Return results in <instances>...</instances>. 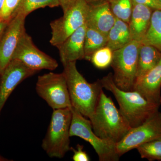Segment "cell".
<instances>
[{
  "label": "cell",
  "instance_id": "cell-10",
  "mask_svg": "<svg viewBox=\"0 0 161 161\" xmlns=\"http://www.w3.org/2000/svg\"><path fill=\"white\" fill-rule=\"evenodd\" d=\"M13 59L20 60L27 67L37 72L43 69L53 71L58 67L57 60L38 49L26 32L20 40Z\"/></svg>",
  "mask_w": 161,
  "mask_h": 161
},
{
  "label": "cell",
  "instance_id": "cell-23",
  "mask_svg": "<svg viewBox=\"0 0 161 161\" xmlns=\"http://www.w3.org/2000/svg\"><path fill=\"white\" fill-rule=\"evenodd\" d=\"M136 149L142 158L150 161H161V138L142 144Z\"/></svg>",
  "mask_w": 161,
  "mask_h": 161
},
{
  "label": "cell",
  "instance_id": "cell-32",
  "mask_svg": "<svg viewBox=\"0 0 161 161\" xmlns=\"http://www.w3.org/2000/svg\"><path fill=\"white\" fill-rule=\"evenodd\" d=\"M9 161V160H7V159L4 158V157H3L2 155H0V161Z\"/></svg>",
  "mask_w": 161,
  "mask_h": 161
},
{
  "label": "cell",
  "instance_id": "cell-13",
  "mask_svg": "<svg viewBox=\"0 0 161 161\" xmlns=\"http://www.w3.org/2000/svg\"><path fill=\"white\" fill-rule=\"evenodd\" d=\"M89 5L87 25L108 36L116 19L111 10L108 0L89 3Z\"/></svg>",
  "mask_w": 161,
  "mask_h": 161
},
{
  "label": "cell",
  "instance_id": "cell-5",
  "mask_svg": "<svg viewBox=\"0 0 161 161\" xmlns=\"http://www.w3.org/2000/svg\"><path fill=\"white\" fill-rule=\"evenodd\" d=\"M140 42L132 40L120 49L113 51L111 66L116 86L125 91H133L136 80Z\"/></svg>",
  "mask_w": 161,
  "mask_h": 161
},
{
  "label": "cell",
  "instance_id": "cell-11",
  "mask_svg": "<svg viewBox=\"0 0 161 161\" xmlns=\"http://www.w3.org/2000/svg\"><path fill=\"white\" fill-rule=\"evenodd\" d=\"M26 18L21 14L14 17L0 40V75L12 60L18 44L26 32Z\"/></svg>",
  "mask_w": 161,
  "mask_h": 161
},
{
  "label": "cell",
  "instance_id": "cell-31",
  "mask_svg": "<svg viewBox=\"0 0 161 161\" xmlns=\"http://www.w3.org/2000/svg\"><path fill=\"white\" fill-rule=\"evenodd\" d=\"M4 2V0H0V11H1L2 7H3Z\"/></svg>",
  "mask_w": 161,
  "mask_h": 161
},
{
  "label": "cell",
  "instance_id": "cell-9",
  "mask_svg": "<svg viewBox=\"0 0 161 161\" xmlns=\"http://www.w3.org/2000/svg\"><path fill=\"white\" fill-rule=\"evenodd\" d=\"M161 138V112L158 111L138 126L131 128L124 138L116 144L119 157L140 145Z\"/></svg>",
  "mask_w": 161,
  "mask_h": 161
},
{
  "label": "cell",
  "instance_id": "cell-14",
  "mask_svg": "<svg viewBox=\"0 0 161 161\" xmlns=\"http://www.w3.org/2000/svg\"><path fill=\"white\" fill-rule=\"evenodd\" d=\"M133 90L140 93L147 100L161 105V58L157 64L136 81Z\"/></svg>",
  "mask_w": 161,
  "mask_h": 161
},
{
  "label": "cell",
  "instance_id": "cell-17",
  "mask_svg": "<svg viewBox=\"0 0 161 161\" xmlns=\"http://www.w3.org/2000/svg\"><path fill=\"white\" fill-rule=\"evenodd\" d=\"M161 58L160 51L154 47L141 43L138 52L136 80L154 67Z\"/></svg>",
  "mask_w": 161,
  "mask_h": 161
},
{
  "label": "cell",
  "instance_id": "cell-3",
  "mask_svg": "<svg viewBox=\"0 0 161 161\" xmlns=\"http://www.w3.org/2000/svg\"><path fill=\"white\" fill-rule=\"evenodd\" d=\"M63 65L72 107L89 118L95 111L103 88L100 80L93 83L88 82L77 69L76 61Z\"/></svg>",
  "mask_w": 161,
  "mask_h": 161
},
{
  "label": "cell",
  "instance_id": "cell-24",
  "mask_svg": "<svg viewBox=\"0 0 161 161\" xmlns=\"http://www.w3.org/2000/svg\"><path fill=\"white\" fill-rule=\"evenodd\" d=\"M113 51L106 46L95 52L90 61L97 68L103 69L111 65Z\"/></svg>",
  "mask_w": 161,
  "mask_h": 161
},
{
  "label": "cell",
  "instance_id": "cell-15",
  "mask_svg": "<svg viewBox=\"0 0 161 161\" xmlns=\"http://www.w3.org/2000/svg\"><path fill=\"white\" fill-rule=\"evenodd\" d=\"M86 23L56 46L62 64L85 59L84 42Z\"/></svg>",
  "mask_w": 161,
  "mask_h": 161
},
{
  "label": "cell",
  "instance_id": "cell-27",
  "mask_svg": "<svg viewBox=\"0 0 161 161\" xmlns=\"http://www.w3.org/2000/svg\"><path fill=\"white\" fill-rule=\"evenodd\" d=\"M133 5L141 4L149 7L152 10H161V2L159 0H132Z\"/></svg>",
  "mask_w": 161,
  "mask_h": 161
},
{
  "label": "cell",
  "instance_id": "cell-25",
  "mask_svg": "<svg viewBox=\"0 0 161 161\" xmlns=\"http://www.w3.org/2000/svg\"><path fill=\"white\" fill-rule=\"evenodd\" d=\"M20 1L21 0H4L3 7L0 11V17L10 21L13 18Z\"/></svg>",
  "mask_w": 161,
  "mask_h": 161
},
{
  "label": "cell",
  "instance_id": "cell-8",
  "mask_svg": "<svg viewBox=\"0 0 161 161\" xmlns=\"http://www.w3.org/2000/svg\"><path fill=\"white\" fill-rule=\"evenodd\" d=\"M36 90L38 95L53 110L72 108L66 77L63 72H50L40 75Z\"/></svg>",
  "mask_w": 161,
  "mask_h": 161
},
{
  "label": "cell",
  "instance_id": "cell-19",
  "mask_svg": "<svg viewBox=\"0 0 161 161\" xmlns=\"http://www.w3.org/2000/svg\"><path fill=\"white\" fill-rule=\"evenodd\" d=\"M107 36L87 25L85 36V59L90 61L92 54L95 52L107 46Z\"/></svg>",
  "mask_w": 161,
  "mask_h": 161
},
{
  "label": "cell",
  "instance_id": "cell-29",
  "mask_svg": "<svg viewBox=\"0 0 161 161\" xmlns=\"http://www.w3.org/2000/svg\"><path fill=\"white\" fill-rule=\"evenodd\" d=\"M75 1L76 0H59L60 6H61L64 10Z\"/></svg>",
  "mask_w": 161,
  "mask_h": 161
},
{
  "label": "cell",
  "instance_id": "cell-34",
  "mask_svg": "<svg viewBox=\"0 0 161 161\" xmlns=\"http://www.w3.org/2000/svg\"><path fill=\"white\" fill-rule=\"evenodd\" d=\"M0 77H1V75H0Z\"/></svg>",
  "mask_w": 161,
  "mask_h": 161
},
{
  "label": "cell",
  "instance_id": "cell-33",
  "mask_svg": "<svg viewBox=\"0 0 161 161\" xmlns=\"http://www.w3.org/2000/svg\"><path fill=\"white\" fill-rule=\"evenodd\" d=\"M159 1L161 2V0H159Z\"/></svg>",
  "mask_w": 161,
  "mask_h": 161
},
{
  "label": "cell",
  "instance_id": "cell-20",
  "mask_svg": "<svg viewBox=\"0 0 161 161\" xmlns=\"http://www.w3.org/2000/svg\"><path fill=\"white\" fill-rule=\"evenodd\" d=\"M141 43L154 47L161 52V10L153 11L149 29Z\"/></svg>",
  "mask_w": 161,
  "mask_h": 161
},
{
  "label": "cell",
  "instance_id": "cell-12",
  "mask_svg": "<svg viewBox=\"0 0 161 161\" xmlns=\"http://www.w3.org/2000/svg\"><path fill=\"white\" fill-rule=\"evenodd\" d=\"M20 60L13 59L1 74L0 114L11 93L23 80L37 73Z\"/></svg>",
  "mask_w": 161,
  "mask_h": 161
},
{
  "label": "cell",
  "instance_id": "cell-1",
  "mask_svg": "<svg viewBox=\"0 0 161 161\" xmlns=\"http://www.w3.org/2000/svg\"><path fill=\"white\" fill-rule=\"evenodd\" d=\"M99 80L103 88L114 95L119 111L131 128L138 126L158 111L160 106L149 101L137 91H125L116 86L112 73Z\"/></svg>",
  "mask_w": 161,
  "mask_h": 161
},
{
  "label": "cell",
  "instance_id": "cell-28",
  "mask_svg": "<svg viewBox=\"0 0 161 161\" xmlns=\"http://www.w3.org/2000/svg\"><path fill=\"white\" fill-rule=\"evenodd\" d=\"M10 21H7L0 17V40Z\"/></svg>",
  "mask_w": 161,
  "mask_h": 161
},
{
  "label": "cell",
  "instance_id": "cell-26",
  "mask_svg": "<svg viewBox=\"0 0 161 161\" xmlns=\"http://www.w3.org/2000/svg\"><path fill=\"white\" fill-rule=\"evenodd\" d=\"M70 150L74 153L72 159L74 161H89L91 160L89 156L86 151L83 150V146L78 144L77 150L71 147Z\"/></svg>",
  "mask_w": 161,
  "mask_h": 161
},
{
  "label": "cell",
  "instance_id": "cell-2",
  "mask_svg": "<svg viewBox=\"0 0 161 161\" xmlns=\"http://www.w3.org/2000/svg\"><path fill=\"white\" fill-rule=\"evenodd\" d=\"M93 131L103 139L117 144L131 129L112 98L102 90L95 111L89 118Z\"/></svg>",
  "mask_w": 161,
  "mask_h": 161
},
{
  "label": "cell",
  "instance_id": "cell-30",
  "mask_svg": "<svg viewBox=\"0 0 161 161\" xmlns=\"http://www.w3.org/2000/svg\"><path fill=\"white\" fill-rule=\"evenodd\" d=\"M86 1L88 3H92L99 2V1H104V0H86Z\"/></svg>",
  "mask_w": 161,
  "mask_h": 161
},
{
  "label": "cell",
  "instance_id": "cell-7",
  "mask_svg": "<svg viewBox=\"0 0 161 161\" xmlns=\"http://www.w3.org/2000/svg\"><path fill=\"white\" fill-rule=\"evenodd\" d=\"M89 5L86 0H76L63 10L61 17L50 23V43L56 47L86 23Z\"/></svg>",
  "mask_w": 161,
  "mask_h": 161
},
{
  "label": "cell",
  "instance_id": "cell-4",
  "mask_svg": "<svg viewBox=\"0 0 161 161\" xmlns=\"http://www.w3.org/2000/svg\"><path fill=\"white\" fill-rule=\"evenodd\" d=\"M71 108L53 110L42 149L50 158H63L71 149L69 130Z\"/></svg>",
  "mask_w": 161,
  "mask_h": 161
},
{
  "label": "cell",
  "instance_id": "cell-22",
  "mask_svg": "<svg viewBox=\"0 0 161 161\" xmlns=\"http://www.w3.org/2000/svg\"><path fill=\"white\" fill-rule=\"evenodd\" d=\"M115 18L129 24L133 9L132 0H108Z\"/></svg>",
  "mask_w": 161,
  "mask_h": 161
},
{
  "label": "cell",
  "instance_id": "cell-16",
  "mask_svg": "<svg viewBox=\"0 0 161 161\" xmlns=\"http://www.w3.org/2000/svg\"><path fill=\"white\" fill-rule=\"evenodd\" d=\"M153 10L141 4L133 5L129 28L132 40L142 42L150 26Z\"/></svg>",
  "mask_w": 161,
  "mask_h": 161
},
{
  "label": "cell",
  "instance_id": "cell-21",
  "mask_svg": "<svg viewBox=\"0 0 161 161\" xmlns=\"http://www.w3.org/2000/svg\"><path fill=\"white\" fill-rule=\"evenodd\" d=\"M59 6V0H21L13 17L17 14L26 17L36 9L47 6L53 8Z\"/></svg>",
  "mask_w": 161,
  "mask_h": 161
},
{
  "label": "cell",
  "instance_id": "cell-18",
  "mask_svg": "<svg viewBox=\"0 0 161 161\" xmlns=\"http://www.w3.org/2000/svg\"><path fill=\"white\" fill-rule=\"evenodd\" d=\"M107 39V46L113 51L122 48L132 41L129 24L116 18Z\"/></svg>",
  "mask_w": 161,
  "mask_h": 161
},
{
  "label": "cell",
  "instance_id": "cell-6",
  "mask_svg": "<svg viewBox=\"0 0 161 161\" xmlns=\"http://www.w3.org/2000/svg\"><path fill=\"white\" fill-rule=\"evenodd\" d=\"M71 111L70 137L78 136L89 143L100 161H118L120 157L116 151V144L99 137L93 131L91 121L74 107H72Z\"/></svg>",
  "mask_w": 161,
  "mask_h": 161
}]
</instances>
